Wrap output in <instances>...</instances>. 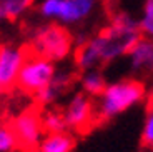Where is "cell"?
<instances>
[{
    "label": "cell",
    "instance_id": "obj_1",
    "mask_svg": "<svg viewBox=\"0 0 153 152\" xmlns=\"http://www.w3.org/2000/svg\"><path fill=\"white\" fill-rule=\"evenodd\" d=\"M142 37L138 20L126 12H115L97 34L75 47L73 60L75 67L83 72L90 68H100L102 65L126 57L131 47Z\"/></svg>",
    "mask_w": 153,
    "mask_h": 152
},
{
    "label": "cell",
    "instance_id": "obj_2",
    "mask_svg": "<svg viewBox=\"0 0 153 152\" xmlns=\"http://www.w3.org/2000/svg\"><path fill=\"white\" fill-rule=\"evenodd\" d=\"M25 45L28 52L58 64L73 55L75 38L68 27L57 22H42L27 30Z\"/></svg>",
    "mask_w": 153,
    "mask_h": 152
},
{
    "label": "cell",
    "instance_id": "obj_3",
    "mask_svg": "<svg viewBox=\"0 0 153 152\" xmlns=\"http://www.w3.org/2000/svg\"><path fill=\"white\" fill-rule=\"evenodd\" d=\"M146 97V87L138 79H122L107 84L103 92L95 99L98 122H108L133 109Z\"/></svg>",
    "mask_w": 153,
    "mask_h": 152
},
{
    "label": "cell",
    "instance_id": "obj_4",
    "mask_svg": "<svg viewBox=\"0 0 153 152\" xmlns=\"http://www.w3.org/2000/svg\"><path fill=\"white\" fill-rule=\"evenodd\" d=\"M100 2L102 0H37V12L45 22L73 27L90 19Z\"/></svg>",
    "mask_w": 153,
    "mask_h": 152
},
{
    "label": "cell",
    "instance_id": "obj_5",
    "mask_svg": "<svg viewBox=\"0 0 153 152\" xmlns=\"http://www.w3.org/2000/svg\"><path fill=\"white\" fill-rule=\"evenodd\" d=\"M55 72H57V64L45 57H40L37 53L28 52L27 59L23 62L22 68L17 77L15 87L20 92L28 95H37L48 82L53 79Z\"/></svg>",
    "mask_w": 153,
    "mask_h": 152
},
{
    "label": "cell",
    "instance_id": "obj_6",
    "mask_svg": "<svg viewBox=\"0 0 153 152\" xmlns=\"http://www.w3.org/2000/svg\"><path fill=\"white\" fill-rule=\"evenodd\" d=\"M67 127L72 134H85L98 124L95 99L83 92H76L62 107Z\"/></svg>",
    "mask_w": 153,
    "mask_h": 152
},
{
    "label": "cell",
    "instance_id": "obj_7",
    "mask_svg": "<svg viewBox=\"0 0 153 152\" xmlns=\"http://www.w3.org/2000/svg\"><path fill=\"white\" fill-rule=\"evenodd\" d=\"M15 134L17 145L22 152H33L38 142L45 135V129L42 124V110L38 107H30L12 119L8 124Z\"/></svg>",
    "mask_w": 153,
    "mask_h": 152
},
{
    "label": "cell",
    "instance_id": "obj_8",
    "mask_svg": "<svg viewBox=\"0 0 153 152\" xmlns=\"http://www.w3.org/2000/svg\"><path fill=\"white\" fill-rule=\"evenodd\" d=\"M28 55L27 45L0 44V82L5 90L15 87L17 77Z\"/></svg>",
    "mask_w": 153,
    "mask_h": 152
},
{
    "label": "cell",
    "instance_id": "obj_9",
    "mask_svg": "<svg viewBox=\"0 0 153 152\" xmlns=\"http://www.w3.org/2000/svg\"><path fill=\"white\" fill-rule=\"evenodd\" d=\"M73 80H75V75L70 70H58L57 68V72H55L53 79L48 82V85H45L35 95L37 104L40 107H52L67 94L70 85L73 84Z\"/></svg>",
    "mask_w": 153,
    "mask_h": 152
},
{
    "label": "cell",
    "instance_id": "obj_10",
    "mask_svg": "<svg viewBox=\"0 0 153 152\" xmlns=\"http://www.w3.org/2000/svg\"><path fill=\"white\" fill-rule=\"evenodd\" d=\"M131 72L137 75H153V38L140 37L126 55Z\"/></svg>",
    "mask_w": 153,
    "mask_h": 152
},
{
    "label": "cell",
    "instance_id": "obj_11",
    "mask_svg": "<svg viewBox=\"0 0 153 152\" xmlns=\"http://www.w3.org/2000/svg\"><path fill=\"white\" fill-rule=\"evenodd\" d=\"M75 135L70 130L50 132L42 137L33 152H73L75 150Z\"/></svg>",
    "mask_w": 153,
    "mask_h": 152
},
{
    "label": "cell",
    "instance_id": "obj_12",
    "mask_svg": "<svg viewBox=\"0 0 153 152\" xmlns=\"http://www.w3.org/2000/svg\"><path fill=\"white\" fill-rule=\"evenodd\" d=\"M78 85H80L83 94L97 99V97L103 92L105 85H107V79H105L103 72H102L100 68H90V70L80 72Z\"/></svg>",
    "mask_w": 153,
    "mask_h": 152
},
{
    "label": "cell",
    "instance_id": "obj_13",
    "mask_svg": "<svg viewBox=\"0 0 153 152\" xmlns=\"http://www.w3.org/2000/svg\"><path fill=\"white\" fill-rule=\"evenodd\" d=\"M42 124H43V129H45L47 134L68 130L62 109H55L53 105L52 107H43V110H42Z\"/></svg>",
    "mask_w": 153,
    "mask_h": 152
},
{
    "label": "cell",
    "instance_id": "obj_14",
    "mask_svg": "<svg viewBox=\"0 0 153 152\" xmlns=\"http://www.w3.org/2000/svg\"><path fill=\"white\" fill-rule=\"evenodd\" d=\"M37 0H2V12H4V19L10 22L20 20Z\"/></svg>",
    "mask_w": 153,
    "mask_h": 152
},
{
    "label": "cell",
    "instance_id": "obj_15",
    "mask_svg": "<svg viewBox=\"0 0 153 152\" xmlns=\"http://www.w3.org/2000/svg\"><path fill=\"white\" fill-rule=\"evenodd\" d=\"M138 27L143 37L153 38V0H146L143 5L142 15L138 19Z\"/></svg>",
    "mask_w": 153,
    "mask_h": 152
},
{
    "label": "cell",
    "instance_id": "obj_16",
    "mask_svg": "<svg viewBox=\"0 0 153 152\" xmlns=\"http://www.w3.org/2000/svg\"><path fill=\"white\" fill-rule=\"evenodd\" d=\"M19 149L15 134L8 124L0 120V152H13Z\"/></svg>",
    "mask_w": 153,
    "mask_h": 152
},
{
    "label": "cell",
    "instance_id": "obj_17",
    "mask_svg": "<svg viewBox=\"0 0 153 152\" xmlns=\"http://www.w3.org/2000/svg\"><path fill=\"white\" fill-rule=\"evenodd\" d=\"M142 144L145 147L153 145V100L150 104V107L146 109L145 122H143V129H142Z\"/></svg>",
    "mask_w": 153,
    "mask_h": 152
},
{
    "label": "cell",
    "instance_id": "obj_18",
    "mask_svg": "<svg viewBox=\"0 0 153 152\" xmlns=\"http://www.w3.org/2000/svg\"><path fill=\"white\" fill-rule=\"evenodd\" d=\"M4 92H5V87L2 85V82H0V99H2V95H4Z\"/></svg>",
    "mask_w": 153,
    "mask_h": 152
},
{
    "label": "cell",
    "instance_id": "obj_19",
    "mask_svg": "<svg viewBox=\"0 0 153 152\" xmlns=\"http://www.w3.org/2000/svg\"><path fill=\"white\" fill-rule=\"evenodd\" d=\"M0 20H4V12H2V0H0Z\"/></svg>",
    "mask_w": 153,
    "mask_h": 152
},
{
    "label": "cell",
    "instance_id": "obj_20",
    "mask_svg": "<svg viewBox=\"0 0 153 152\" xmlns=\"http://www.w3.org/2000/svg\"><path fill=\"white\" fill-rule=\"evenodd\" d=\"M148 150H150V152H153V145H150V147H148Z\"/></svg>",
    "mask_w": 153,
    "mask_h": 152
},
{
    "label": "cell",
    "instance_id": "obj_21",
    "mask_svg": "<svg viewBox=\"0 0 153 152\" xmlns=\"http://www.w3.org/2000/svg\"><path fill=\"white\" fill-rule=\"evenodd\" d=\"M103 2H110V0H103Z\"/></svg>",
    "mask_w": 153,
    "mask_h": 152
}]
</instances>
